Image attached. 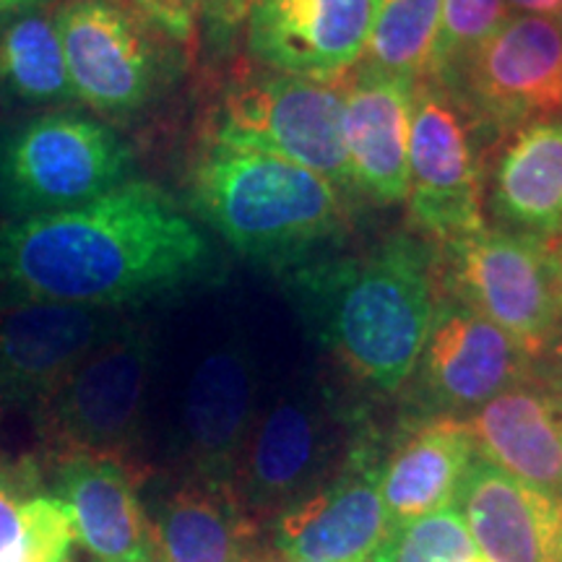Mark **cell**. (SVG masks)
Segmentation results:
<instances>
[{
    "instance_id": "cell-35",
    "label": "cell",
    "mask_w": 562,
    "mask_h": 562,
    "mask_svg": "<svg viewBox=\"0 0 562 562\" xmlns=\"http://www.w3.org/2000/svg\"><path fill=\"white\" fill-rule=\"evenodd\" d=\"M554 562H562V513H560V533H558V554H554Z\"/></svg>"
},
{
    "instance_id": "cell-2",
    "label": "cell",
    "mask_w": 562,
    "mask_h": 562,
    "mask_svg": "<svg viewBox=\"0 0 562 562\" xmlns=\"http://www.w3.org/2000/svg\"><path fill=\"white\" fill-rule=\"evenodd\" d=\"M284 292L357 383L396 393L412 381L440 302V258L412 232L351 256L313 258L281 273Z\"/></svg>"
},
{
    "instance_id": "cell-3",
    "label": "cell",
    "mask_w": 562,
    "mask_h": 562,
    "mask_svg": "<svg viewBox=\"0 0 562 562\" xmlns=\"http://www.w3.org/2000/svg\"><path fill=\"white\" fill-rule=\"evenodd\" d=\"M195 214L252 263L286 273L347 227L331 180L277 154L211 138L193 167Z\"/></svg>"
},
{
    "instance_id": "cell-28",
    "label": "cell",
    "mask_w": 562,
    "mask_h": 562,
    "mask_svg": "<svg viewBox=\"0 0 562 562\" xmlns=\"http://www.w3.org/2000/svg\"><path fill=\"white\" fill-rule=\"evenodd\" d=\"M476 558L472 533L459 505L417 521L393 526L368 562H467Z\"/></svg>"
},
{
    "instance_id": "cell-29",
    "label": "cell",
    "mask_w": 562,
    "mask_h": 562,
    "mask_svg": "<svg viewBox=\"0 0 562 562\" xmlns=\"http://www.w3.org/2000/svg\"><path fill=\"white\" fill-rule=\"evenodd\" d=\"M216 0H136V9L154 30L165 32L175 42H193L201 13Z\"/></svg>"
},
{
    "instance_id": "cell-14",
    "label": "cell",
    "mask_w": 562,
    "mask_h": 562,
    "mask_svg": "<svg viewBox=\"0 0 562 562\" xmlns=\"http://www.w3.org/2000/svg\"><path fill=\"white\" fill-rule=\"evenodd\" d=\"M125 326L117 311L60 302H0V404L32 406Z\"/></svg>"
},
{
    "instance_id": "cell-26",
    "label": "cell",
    "mask_w": 562,
    "mask_h": 562,
    "mask_svg": "<svg viewBox=\"0 0 562 562\" xmlns=\"http://www.w3.org/2000/svg\"><path fill=\"white\" fill-rule=\"evenodd\" d=\"M440 3L442 0H383L360 63L419 81L438 34Z\"/></svg>"
},
{
    "instance_id": "cell-39",
    "label": "cell",
    "mask_w": 562,
    "mask_h": 562,
    "mask_svg": "<svg viewBox=\"0 0 562 562\" xmlns=\"http://www.w3.org/2000/svg\"><path fill=\"white\" fill-rule=\"evenodd\" d=\"M467 562H490V560H484V558H472V560H467Z\"/></svg>"
},
{
    "instance_id": "cell-36",
    "label": "cell",
    "mask_w": 562,
    "mask_h": 562,
    "mask_svg": "<svg viewBox=\"0 0 562 562\" xmlns=\"http://www.w3.org/2000/svg\"><path fill=\"white\" fill-rule=\"evenodd\" d=\"M269 562H318V560H290V558H281V554H279V560L271 558Z\"/></svg>"
},
{
    "instance_id": "cell-40",
    "label": "cell",
    "mask_w": 562,
    "mask_h": 562,
    "mask_svg": "<svg viewBox=\"0 0 562 562\" xmlns=\"http://www.w3.org/2000/svg\"><path fill=\"white\" fill-rule=\"evenodd\" d=\"M558 398H560V412H562V393H558Z\"/></svg>"
},
{
    "instance_id": "cell-37",
    "label": "cell",
    "mask_w": 562,
    "mask_h": 562,
    "mask_svg": "<svg viewBox=\"0 0 562 562\" xmlns=\"http://www.w3.org/2000/svg\"><path fill=\"white\" fill-rule=\"evenodd\" d=\"M554 16H558V19H554V21H558V24H560V30H562V5H560V9H558V13H554Z\"/></svg>"
},
{
    "instance_id": "cell-38",
    "label": "cell",
    "mask_w": 562,
    "mask_h": 562,
    "mask_svg": "<svg viewBox=\"0 0 562 562\" xmlns=\"http://www.w3.org/2000/svg\"><path fill=\"white\" fill-rule=\"evenodd\" d=\"M271 558H256V560H248V562H269Z\"/></svg>"
},
{
    "instance_id": "cell-34",
    "label": "cell",
    "mask_w": 562,
    "mask_h": 562,
    "mask_svg": "<svg viewBox=\"0 0 562 562\" xmlns=\"http://www.w3.org/2000/svg\"><path fill=\"white\" fill-rule=\"evenodd\" d=\"M216 9L220 11H229V13H240L243 9H248L250 0H216Z\"/></svg>"
},
{
    "instance_id": "cell-41",
    "label": "cell",
    "mask_w": 562,
    "mask_h": 562,
    "mask_svg": "<svg viewBox=\"0 0 562 562\" xmlns=\"http://www.w3.org/2000/svg\"><path fill=\"white\" fill-rule=\"evenodd\" d=\"M151 562H159V558H154V560H151Z\"/></svg>"
},
{
    "instance_id": "cell-24",
    "label": "cell",
    "mask_w": 562,
    "mask_h": 562,
    "mask_svg": "<svg viewBox=\"0 0 562 562\" xmlns=\"http://www.w3.org/2000/svg\"><path fill=\"white\" fill-rule=\"evenodd\" d=\"M74 544L68 505L37 487L30 463H0V562H70Z\"/></svg>"
},
{
    "instance_id": "cell-5",
    "label": "cell",
    "mask_w": 562,
    "mask_h": 562,
    "mask_svg": "<svg viewBox=\"0 0 562 562\" xmlns=\"http://www.w3.org/2000/svg\"><path fill=\"white\" fill-rule=\"evenodd\" d=\"M154 336L123 326L102 341L37 409V430L55 459L100 456L125 467L133 461L154 370Z\"/></svg>"
},
{
    "instance_id": "cell-25",
    "label": "cell",
    "mask_w": 562,
    "mask_h": 562,
    "mask_svg": "<svg viewBox=\"0 0 562 562\" xmlns=\"http://www.w3.org/2000/svg\"><path fill=\"white\" fill-rule=\"evenodd\" d=\"M0 87L24 104L76 100L50 13L19 11L0 24Z\"/></svg>"
},
{
    "instance_id": "cell-21",
    "label": "cell",
    "mask_w": 562,
    "mask_h": 562,
    "mask_svg": "<svg viewBox=\"0 0 562 562\" xmlns=\"http://www.w3.org/2000/svg\"><path fill=\"white\" fill-rule=\"evenodd\" d=\"M159 562H248L258 558L261 524L235 482L188 474L151 518Z\"/></svg>"
},
{
    "instance_id": "cell-32",
    "label": "cell",
    "mask_w": 562,
    "mask_h": 562,
    "mask_svg": "<svg viewBox=\"0 0 562 562\" xmlns=\"http://www.w3.org/2000/svg\"><path fill=\"white\" fill-rule=\"evenodd\" d=\"M550 266H552V284L554 294H558L560 311H562V237L550 243Z\"/></svg>"
},
{
    "instance_id": "cell-16",
    "label": "cell",
    "mask_w": 562,
    "mask_h": 562,
    "mask_svg": "<svg viewBox=\"0 0 562 562\" xmlns=\"http://www.w3.org/2000/svg\"><path fill=\"white\" fill-rule=\"evenodd\" d=\"M256 425V360L240 336L222 341L195 364L182 398L180 446L188 472L235 482Z\"/></svg>"
},
{
    "instance_id": "cell-22",
    "label": "cell",
    "mask_w": 562,
    "mask_h": 562,
    "mask_svg": "<svg viewBox=\"0 0 562 562\" xmlns=\"http://www.w3.org/2000/svg\"><path fill=\"white\" fill-rule=\"evenodd\" d=\"M476 448L463 419L422 417L393 442L381 472L391 526H402L456 503Z\"/></svg>"
},
{
    "instance_id": "cell-7",
    "label": "cell",
    "mask_w": 562,
    "mask_h": 562,
    "mask_svg": "<svg viewBox=\"0 0 562 562\" xmlns=\"http://www.w3.org/2000/svg\"><path fill=\"white\" fill-rule=\"evenodd\" d=\"M216 140L284 157L355 193L344 149V81L248 74L224 97Z\"/></svg>"
},
{
    "instance_id": "cell-11",
    "label": "cell",
    "mask_w": 562,
    "mask_h": 562,
    "mask_svg": "<svg viewBox=\"0 0 562 562\" xmlns=\"http://www.w3.org/2000/svg\"><path fill=\"white\" fill-rule=\"evenodd\" d=\"M74 97L104 115L151 102L165 60L154 26L121 0H68L55 13Z\"/></svg>"
},
{
    "instance_id": "cell-12",
    "label": "cell",
    "mask_w": 562,
    "mask_h": 562,
    "mask_svg": "<svg viewBox=\"0 0 562 562\" xmlns=\"http://www.w3.org/2000/svg\"><path fill=\"white\" fill-rule=\"evenodd\" d=\"M381 446L360 422L339 469L273 521L281 558L368 562L393 529L381 495Z\"/></svg>"
},
{
    "instance_id": "cell-10",
    "label": "cell",
    "mask_w": 562,
    "mask_h": 562,
    "mask_svg": "<svg viewBox=\"0 0 562 562\" xmlns=\"http://www.w3.org/2000/svg\"><path fill=\"white\" fill-rule=\"evenodd\" d=\"M406 206L412 227L438 245L484 229L480 140L459 100L432 79L414 83Z\"/></svg>"
},
{
    "instance_id": "cell-8",
    "label": "cell",
    "mask_w": 562,
    "mask_h": 562,
    "mask_svg": "<svg viewBox=\"0 0 562 562\" xmlns=\"http://www.w3.org/2000/svg\"><path fill=\"white\" fill-rule=\"evenodd\" d=\"M442 248L446 256H438L440 281H446L442 294L484 315L537 360L562 326L550 243L484 227Z\"/></svg>"
},
{
    "instance_id": "cell-31",
    "label": "cell",
    "mask_w": 562,
    "mask_h": 562,
    "mask_svg": "<svg viewBox=\"0 0 562 562\" xmlns=\"http://www.w3.org/2000/svg\"><path fill=\"white\" fill-rule=\"evenodd\" d=\"M503 3L513 11L531 13V16H552V13H558L562 0H503Z\"/></svg>"
},
{
    "instance_id": "cell-19",
    "label": "cell",
    "mask_w": 562,
    "mask_h": 562,
    "mask_svg": "<svg viewBox=\"0 0 562 562\" xmlns=\"http://www.w3.org/2000/svg\"><path fill=\"white\" fill-rule=\"evenodd\" d=\"M476 456L513 480L562 501V412L558 393L537 381L510 385L463 419Z\"/></svg>"
},
{
    "instance_id": "cell-9",
    "label": "cell",
    "mask_w": 562,
    "mask_h": 562,
    "mask_svg": "<svg viewBox=\"0 0 562 562\" xmlns=\"http://www.w3.org/2000/svg\"><path fill=\"white\" fill-rule=\"evenodd\" d=\"M476 140L508 138L562 115V30L554 16H508L451 87Z\"/></svg>"
},
{
    "instance_id": "cell-33",
    "label": "cell",
    "mask_w": 562,
    "mask_h": 562,
    "mask_svg": "<svg viewBox=\"0 0 562 562\" xmlns=\"http://www.w3.org/2000/svg\"><path fill=\"white\" fill-rule=\"evenodd\" d=\"M40 3V0H0V13H13L21 9H30V5Z\"/></svg>"
},
{
    "instance_id": "cell-20",
    "label": "cell",
    "mask_w": 562,
    "mask_h": 562,
    "mask_svg": "<svg viewBox=\"0 0 562 562\" xmlns=\"http://www.w3.org/2000/svg\"><path fill=\"white\" fill-rule=\"evenodd\" d=\"M476 550L490 562H554L562 501L476 456L456 497Z\"/></svg>"
},
{
    "instance_id": "cell-13",
    "label": "cell",
    "mask_w": 562,
    "mask_h": 562,
    "mask_svg": "<svg viewBox=\"0 0 562 562\" xmlns=\"http://www.w3.org/2000/svg\"><path fill=\"white\" fill-rule=\"evenodd\" d=\"M529 378H533V360L503 328L463 302L440 294L409 381L422 417L463 419Z\"/></svg>"
},
{
    "instance_id": "cell-4",
    "label": "cell",
    "mask_w": 562,
    "mask_h": 562,
    "mask_svg": "<svg viewBox=\"0 0 562 562\" xmlns=\"http://www.w3.org/2000/svg\"><path fill=\"white\" fill-rule=\"evenodd\" d=\"M131 170L110 125L55 110L0 138V206L16 220L79 209L125 186Z\"/></svg>"
},
{
    "instance_id": "cell-27",
    "label": "cell",
    "mask_w": 562,
    "mask_h": 562,
    "mask_svg": "<svg viewBox=\"0 0 562 562\" xmlns=\"http://www.w3.org/2000/svg\"><path fill=\"white\" fill-rule=\"evenodd\" d=\"M505 19L508 5L503 0H442L438 34L422 79L451 87L463 66L501 30Z\"/></svg>"
},
{
    "instance_id": "cell-17",
    "label": "cell",
    "mask_w": 562,
    "mask_h": 562,
    "mask_svg": "<svg viewBox=\"0 0 562 562\" xmlns=\"http://www.w3.org/2000/svg\"><path fill=\"white\" fill-rule=\"evenodd\" d=\"M344 81V149L357 195L396 206L409 193L414 83L357 63Z\"/></svg>"
},
{
    "instance_id": "cell-30",
    "label": "cell",
    "mask_w": 562,
    "mask_h": 562,
    "mask_svg": "<svg viewBox=\"0 0 562 562\" xmlns=\"http://www.w3.org/2000/svg\"><path fill=\"white\" fill-rule=\"evenodd\" d=\"M533 378L550 391L562 393V326L542 349V355L533 360Z\"/></svg>"
},
{
    "instance_id": "cell-6",
    "label": "cell",
    "mask_w": 562,
    "mask_h": 562,
    "mask_svg": "<svg viewBox=\"0 0 562 562\" xmlns=\"http://www.w3.org/2000/svg\"><path fill=\"white\" fill-rule=\"evenodd\" d=\"M362 419L339 409L321 385H300L252 425L235 484L258 524H273L290 505L331 476Z\"/></svg>"
},
{
    "instance_id": "cell-15",
    "label": "cell",
    "mask_w": 562,
    "mask_h": 562,
    "mask_svg": "<svg viewBox=\"0 0 562 562\" xmlns=\"http://www.w3.org/2000/svg\"><path fill=\"white\" fill-rule=\"evenodd\" d=\"M383 0H250L248 53L269 70L336 81L362 60Z\"/></svg>"
},
{
    "instance_id": "cell-23",
    "label": "cell",
    "mask_w": 562,
    "mask_h": 562,
    "mask_svg": "<svg viewBox=\"0 0 562 562\" xmlns=\"http://www.w3.org/2000/svg\"><path fill=\"white\" fill-rule=\"evenodd\" d=\"M490 209L505 229L552 243L562 237V121H537L510 133L497 154Z\"/></svg>"
},
{
    "instance_id": "cell-1",
    "label": "cell",
    "mask_w": 562,
    "mask_h": 562,
    "mask_svg": "<svg viewBox=\"0 0 562 562\" xmlns=\"http://www.w3.org/2000/svg\"><path fill=\"white\" fill-rule=\"evenodd\" d=\"M211 269L206 235L151 182L0 224V286L13 300L117 311L186 290Z\"/></svg>"
},
{
    "instance_id": "cell-18",
    "label": "cell",
    "mask_w": 562,
    "mask_h": 562,
    "mask_svg": "<svg viewBox=\"0 0 562 562\" xmlns=\"http://www.w3.org/2000/svg\"><path fill=\"white\" fill-rule=\"evenodd\" d=\"M136 469L100 456H70L55 469V495L74 513L76 542L94 562H151V518L138 497Z\"/></svg>"
}]
</instances>
